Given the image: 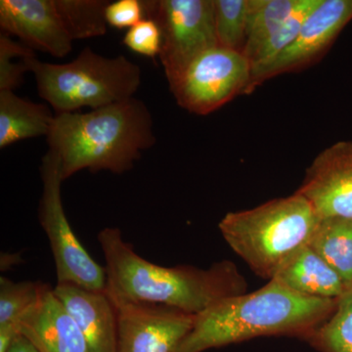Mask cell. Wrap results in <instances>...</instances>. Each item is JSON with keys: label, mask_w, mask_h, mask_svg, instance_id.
Here are the masks:
<instances>
[{"label": "cell", "mask_w": 352, "mask_h": 352, "mask_svg": "<svg viewBox=\"0 0 352 352\" xmlns=\"http://www.w3.org/2000/svg\"><path fill=\"white\" fill-rule=\"evenodd\" d=\"M98 242L106 261V294L113 305H161L198 315L224 300L245 293L247 283L231 261L208 270L189 265L164 267L134 252L118 228L103 229Z\"/></svg>", "instance_id": "6da1fadb"}, {"label": "cell", "mask_w": 352, "mask_h": 352, "mask_svg": "<svg viewBox=\"0 0 352 352\" xmlns=\"http://www.w3.org/2000/svg\"><path fill=\"white\" fill-rule=\"evenodd\" d=\"M337 302L300 295L270 280L258 291L224 298L196 315L175 352H204L263 336L305 338L327 320Z\"/></svg>", "instance_id": "7a4b0ae2"}, {"label": "cell", "mask_w": 352, "mask_h": 352, "mask_svg": "<svg viewBox=\"0 0 352 352\" xmlns=\"http://www.w3.org/2000/svg\"><path fill=\"white\" fill-rule=\"evenodd\" d=\"M46 138L63 180L83 170L124 173L156 142L152 113L135 97L88 113H56Z\"/></svg>", "instance_id": "3957f363"}, {"label": "cell", "mask_w": 352, "mask_h": 352, "mask_svg": "<svg viewBox=\"0 0 352 352\" xmlns=\"http://www.w3.org/2000/svg\"><path fill=\"white\" fill-rule=\"evenodd\" d=\"M320 220L311 204L296 192L250 210L228 212L219 227L229 247L256 274L270 281L309 245Z\"/></svg>", "instance_id": "277c9868"}, {"label": "cell", "mask_w": 352, "mask_h": 352, "mask_svg": "<svg viewBox=\"0 0 352 352\" xmlns=\"http://www.w3.org/2000/svg\"><path fill=\"white\" fill-rule=\"evenodd\" d=\"M38 94L56 113L92 110L132 98L141 85V69L124 55L102 56L85 47L66 64H52L32 58Z\"/></svg>", "instance_id": "5b68a950"}, {"label": "cell", "mask_w": 352, "mask_h": 352, "mask_svg": "<svg viewBox=\"0 0 352 352\" xmlns=\"http://www.w3.org/2000/svg\"><path fill=\"white\" fill-rule=\"evenodd\" d=\"M41 175L43 194L38 219L54 256L57 284H72L89 291L105 292V267L99 265L80 244L65 214L61 195L64 182L61 162L50 150L43 157Z\"/></svg>", "instance_id": "8992f818"}, {"label": "cell", "mask_w": 352, "mask_h": 352, "mask_svg": "<svg viewBox=\"0 0 352 352\" xmlns=\"http://www.w3.org/2000/svg\"><path fill=\"white\" fill-rule=\"evenodd\" d=\"M142 6L161 31L159 56L173 87L197 58L219 46L214 0H146Z\"/></svg>", "instance_id": "52a82bcc"}, {"label": "cell", "mask_w": 352, "mask_h": 352, "mask_svg": "<svg viewBox=\"0 0 352 352\" xmlns=\"http://www.w3.org/2000/svg\"><path fill=\"white\" fill-rule=\"evenodd\" d=\"M251 78L252 65L243 53L217 46L197 58L170 89L180 107L206 116L249 94Z\"/></svg>", "instance_id": "ba28073f"}, {"label": "cell", "mask_w": 352, "mask_h": 352, "mask_svg": "<svg viewBox=\"0 0 352 352\" xmlns=\"http://www.w3.org/2000/svg\"><path fill=\"white\" fill-rule=\"evenodd\" d=\"M352 20V0H318L293 43L252 76L249 94L274 76L302 71L321 59Z\"/></svg>", "instance_id": "9c48e42d"}, {"label": "cell", "mask_w": 352, "mask_h": 352, "mask_svg": "<svg viewBox=\"0 0 352 352\" xmlns=\"http://www.w3.org/2000/svg\"><path fill=\"white\" fill-rule=\"evenodd\" d=\"M118 352H175L196 315L151 305H117Z\"/></svg>", "instance_id": "30bf717a"}, {"label": "cell", "mask_w": 352, "mask_h": 352, "mask_svg": "<svg viewBox=\"0 0 352 352\" xmlns=\"http://www.w3.org/2000/svg\"><path fill=\"white\" fill-rule=\"evenodd\" d=\"M296 192L321 219H352V140L340 141L319 153Z\"/></svg>", "instance_id": "8fae6325"}, {"label": "cell", "mask_w": 352, "mask_h": 352, "mask_svg": "<svg viewBox=\"0 0 352 352\" xmlns=\"http://www.w3.org/2000/svg\"><path fill=\"white\" fill-rule=\"evenodd\" d=\"M0 27L4 34L18 36L31 48L65 57L73 39L55 4V0H0Z\"/></svg>", "instance_id": "7c38bea8"}, {"label": "cell", "mask_w": 352, "mask_h": 352, "mask_svg": "<svg viewBox=\"0 0 352 352\" xmlns=\"http://www.w3.org/2000/svg\"><path fill=\"white\" fill-rule=\"evenodd\" d=\"M55 296L82 331L90 352H118V310L106 292L57 284Z\"/></svg>", "instance_id": "4fadbf2b"}, {"label": "cell", "mask_w": 352, "mask_h": 352, "mask_svg": "<svg viewBox=\"0 0 352 352\" xmlns=\"http://www.w3.org/2000/svg\"><path fill=\"white\" fill-rule=\"evenodd\" d=\"M21 333L41 352H90L82 331L50 286L23 318Z\"/></svg>", "instance_id": "5bb4252c"}, {"label": "cell", "mask_w": 352, "mask_h": 352, "mask_svg": "<svg viewBox=\"0 0 352 352\" xmlns=\"http://www.w3.org/2000/svg\"><path fill=\"white\" fill-rule=\"evenodd\" d=\"M272 280L310 298L339 300L347 292L337 271L309 245L289 259Z\"/></svg>", "instance_id": "9a60e30c"}, {"label": "cell", "mask_w": 352, "mask_h": 352, "mask_svg": "<svg viewBox=\"0 0 352 352\" xmlns=\"http://www.w3.org/2000/svg\"><path fill=\"white\" fill-rule=\"evenodd\" d=\"M54 118L44 104L22 98L12 90H0V148L47 136Z\"/></svg>", "instance_id": "2e32d148"}, {"label": "cell", "mask_w": 352, "mask_h": 352, "mask_svg": "<svg viewBox=\"0 0 352 352\" xmlns=\"http://www.w3.org/2000/svg\"><path fill=\"white\" fill-rule=\"evenodd\" d=\"M309 247L352 288V219H321Z\"/></svg>", "instance_id": "e0dca14e"}, {"label": "cell", "mask_w": 352, "mask_h": 352, "mask_svg": "<svg viewBox=\"0 0 352 352\" xmlns=\"http://www.w3.org/2000/svg\"><path fill=\"white\" fill-rule=\"evenodd\" d=\"M305 3V0H249L247 39L243 54L250 63L261 46Z\"/></svg>", "instance_id": "ac0fdd59"}, {"label": "cell", "mask_w": 352, "mask_h": 352, "mask_svg": "<svg viewBox=\"0 0 352 352\" xmlns=\"http://www.w3.org/2000/svg\"><path fill=\"white\" fill-rule=\"evenodd\" d=\"M105 0H55L58 13L73 41L102 36L107 32Z\"/></svg>", "instance_id": "d6986e66"}, {"label": "cell", "mask_w": 352, "mask_h": 352, "mask_svg": "<svg viewBox=\"0 0 352 352\" xmlns=\"http://www.w3.org/2000/svg\"><path fill=\"white\" fill-rule=\"evenodd\" d=\"M305 339L322 352H352V289L338 300L327 320Z\"/></svg>", "instance_id": "ffe728a7"}, {"label": "cell", "mask_w": 352, "mask_h": 352, "mask_svg": "<svg viewBox=\"0 0 352 352\" xmlns=\"http://www.w3.org/2000/svg\"><path fill=\"white\" fill-rule=\"evenodd\" d=\"M219 47L243 53L247 39L249 0H214Z\"/></svg>", "instance_id": "44dd1931"}, {"label": "cell", "mask_w": 352, "mask_h": 352, "mask_svg": "<svg viewBox=\"0 0 352 352\" xmlns=\"http://www.w3.org/2000/svg\"><path fill=\"white\" fill-rule=\"evenodd\" d=\"M47 285L41 282L11 281L0 278V327L20 325L23 318L38 302Z\"/></svg>", "instance_id": "7402d4cb"}, {"label": "cell", "mask_w": 352, "mask_h": 352, "mask_svg": "<svg viewBox=\"0 0 352 352\" xmlns=\"http://www.w3.org/2000/svg\"><path fill=\"white\" fill-rule=\"evenodd\" d=\"M317 1L318 0H305V3L298 9V12L293 17L289 18L261 46L251 61L252 78L259 71L265 68L271 62L274 61L295 41L308 12L311 10Z\"/></svg>", "instance_id": "603a6c76"}, {"label": "cell", "mask_w": 352, "mask_h": 352, "mask_svg": "<svg viewBox=\"0 0 352 352\" xmlns=\"http://www.w3.org/2000/svg\"><path fill=\"white\" fill-rule=\"evenodd\" d=\"M32 48L25 43L13 41L8 34L0 36V90H13L24 82V74L31 72L30 61L32 56L16 62V58L29 54Z\"/></svg>", "instance_id": "cb8c5ba5"}, {"label": "cell", "mask_w": 352, "mask_h": 352, "mask_svg": "<svg viewBox=\"0 0 352 352\" xmlns=\"http://www.w3.org/2000/svg\"><path fill=\"white\" fill-rule=\"evenodd\" d=\"M122 43L133 52L154 58L161 52V31L155 21L143 19L127 31Z\"/></svg>", "instance_id": "d4e9b609"}, {"label": "cell", "mask_w": 352, "mask_h": 352, "mask_svg": "<svg viewBox=\"0 0 352 352\" xmlns=\"http://www.w3.org/2000/svg\"><path fill=\"white\" fill-rule=\"evenodd\" d=\"M142 1L139 0H119L110 2L106 9L108 25L116 29L129 30L143 20Z\"/></svg>", "instance_id": "484cf974"}, {"label": "cell", "mask_w": 352, "mask_h": 352, "mask_svg": "<svg viewBox=\"0 0 352 352\" xmlns=\"http://www.w3.org/2000/svg\"><path fill=\"white\" fill-rule=\"evenodd\" d=\"M7 352H41L32 344L31 340H28L22 333L14 340Z\"/></svg>", "instance_id": "4316f807"}, {"label": "cell", "mask_w": 352, "mask_h": 352, "mask_svg": "<svg viewBox=\"0 0 352 352\" xmlns=\"http://www.w3.org/2000/svg\"><path fill=\"white\" fill-rule=\"evenodd\" d=\"M21 263V256L19 254H4L1 256V270L6 271L10 270L14 265H17Z\"/></svg>", "instance_id": "83f0119b"}, {"label": "cell", "mask_w": 352, "mask_h": 352, "mask_svg": "<svg viewBox=\"0 0 352 352\" xmlns=\"http://www.w3.org/2000/svg\"><path fill=\"white\" fill-rule=\"evenodd\" d=\"M351 289H352V288Z\"/></svg>", "instance_id": "f1b7e54d"}]
</instances>
